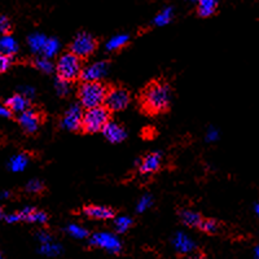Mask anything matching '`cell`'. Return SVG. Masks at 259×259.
Instances as JSON below:
<instances>
[{"instance_id":"4fadbf2b","label":"cell","mask_w":259,"mask_h":259,"mask_svg":"<svg viewBox=\"0 0 259 259\" xmlns=\"http://www.w3.org/2000/svg\"><path fill=\"white\" fill-rule=\"evenodd\" d=\"M106 66L108 64L106 62H97V64L91 65L90 68L83 69L82 75H80V79H83V82H91V80H99L106 71Z\"/></svg>"},{"instance_id":"5bb4252c","label":"cell","mask_w":259,"mask_h":259,"mask_svg":"<svg viewBox=\"0 0 259 259\" xmlns=\"http://www.w3.org/2000/svg\"><path fill=\"white\" fill-rule=\"evenodd\" d=\"M218 0H197L196 13H197L198 17H211V16H214L215 13L218 12Z\"/></svg>"},{"instance_id":"3957f363","label":"cell","mask_w":259,"mask_h":259,"mask_svg":"<svg viewBox=\"0 0 259 259\" xmlns=\"http://www.w3.org/2000/svg\"><path fill=\"white\" fill-rule=\"evenodd\" d=\"M108 85L100 80L83 82L78 89V99L84 109L104 105Z\"/></svg>"},{"instance_id":"f546056e","label":"cell","mask_w":259,"mask_h":259,"mask_svg":"<svg viewBox=\"0 0 259 259\" xmlns=\"http://www.w3.org/2000/svg\"><path fill=\"white\" fill-rule=\"evenodd\" d=\"M0 212H2V210H0Z\"/></svg>"},{"instance_id":"52a82bcc","label":"cell","mask_w":259,"mask_h":259,"mask_svg":"<svg viewBox=\"0 0 259 259\" xmlns=\"http://www.w3.org/2000/svg\"><path fill=\"white\" fill-rule=\"evenodd\" d=\"M45 121V114L38 109L29 108L24 113L17 115V122L27 135H34L39 130L40 124Z\"/></svg>"},{"instance_id":"cb8c5ba5","label":"cell","mask_w":259,"mask_h":259,"mask_svg":"<svg viewBox=\"0 0 259 259\" xmlns=\"http://www.w3.org/2000/svg\"><path fill=\"white\" fill-rule=\"evenodd\" d=\"M131 224H133V222L130 221V219L127 218H121V219H118L117 221V230L119 231V232H124V231H127L131 227Z\"/></svg>"},{"instance_id":"d4e9b609","label":"cell","mask_w":259,"mask_h":259,"mask_svg":"<svg viewBox=\"0 0 259 259\" xmlns=\"http://www.w3.org/2000/svg\"><path fill=\"white\" fill-rule=\"evenodd\" d=\"M0 117H6V118H12L13 114L12 112L7 108L4 104H0Z\"/></svg>"},{"instance_id":"44dd1931","label":"cell","mask_w":259,"mask_h":259,"mask_svg":"<svg viewBox=\"0 0 259 259\" xmlns=\"http://www.w3.org/2000/svg\"><path fill=\"white\" fill-rule=\"evenodd\" d=\"M127 40H128V39H127L126 35L117 36V38H114V39H112V40H110V43L108 45V48H109V50H112V51L119 50V48H122L123 46H126Z\"/></svg>"},{"instance_id":"7402d4cb","label":"cell","mask_w":259,"mask_h":259,"mask_svg":"<svg viewBox=\"0 0 259 259\" xmlns=\"http://www.w3.org/2000/svg\"><path fill=\"white\" fill-rule=\"evenodd\" d=\"M12 62L13 57L6 56V55H0V74L6 73V71L11 68Z\"/></svg>"},{"instance_id":"8992f818","label":"cell","mask_w":259,"mask_h":259,"mask_svg":"<svg viewBox=\"0 0 259 259\" xmlns=\"http://www.w3.org/2000/svg\"><path fill=\"white\" fill-rule=\"evenodd\" d=\"M99 47V40L89 32H79L69 45V52L74 53L80 60L89 59L96 52Z\"/></svg>"},{"instance_id":"7a4b0ae2","label":"cell","mask_w":259,"mask_h":259,"mask_svg":"<svg viewBox=\"0 0 259 259\" xmlns=\"http://www.w3.org/2000/svg\"><path fill=\"white\" fill-rule=\"evenodd\" d=\"M83 60L71 52L62 53L56 64L57 77L64 83H74L80 79L83 71Z\"/></svg>"},{"instance_id":"6da1fadb","label":"cell","mask_w":259,"mask_h":259,"mask_svg":"<svg viewBox=\"0 0 259 259\" xmlns=\"http://www.w3.org/2000/svg\"><path fill=\"white\" fill-rule=\"evenodd\" d=\"M139 108L145 115L163 114L171 104V87L166 80L153 79L143 87L138 96Z\"/></svg>"},{"instance_id":"f1b7e54d","label":"cell","mask_w":259,"mask_h":259,"mask_svg":"<svg viewBox=\"0 0 259 259\" xmlns=\"http://www.w3.org/2000/svg\"><path fill=\"white\" fill-rule=\"evenodd\" d=\"M0 259H3V256H2V255H0Z\"/></svg>"},{"instance_id":"7c38bea8","label":"cell","mask_w":259,"mask_h":259,"mask_svg":"<svg viewBox=\"0 0 259 259\" xmlns=\"http://www.w3.org/2000/svg\"><path fill=\"white\" fill-rule=\"evenodd\" d=\"M4 105L8 108L12 114H21V113H24L25 110H27L29 108H31V104H30L29 99L26 96L21 94H16L13 96H11L8 100L4 103Z\"/></svg>"},{"instance_id":"ac0fdd59","label":"cell","mask_w":259,"mask_h":259,"mask_svg":"<svg viewBox=\"0 0 259 259\" xmlns=\"http://www.w3.org/2000/svg\"><path fill=\"white\" fill-rule=\"evenodd\" d=\"M197 228L200 231H202V232L212 235V233L218 232L219 223L218 221H215V219H211V218H201Z\"/></svg>"},{"instance_id":"4316f807","label":"cell","mask_w":259,"mask_h":259,"mask_svg":"<svg viewBox=\"0 0 259 259\" xmlns=\"http://www.w3.org/2000/svg\"><path fill=\"white\" fill-rule=\"evenodd\" d=\"M188 259H207V256L205 255V253H202V251H197V253L192 254Z\"/></svg>"},{"instance_id":"5b68a950","label":"cell","mask_w":259,"mask_h":259,"mask_svg":"<svg viewBox=\"0 0 259 259\" xmlns=\"http://www.w3.org/2000/svg\"><path fill=\"white\" fill-rule=\"evenodd\" d=\"M131 103V94L128 89L121 84L108 85L104 106L110 113L123 112Z\"/></svg>"},{"instance_id":"9a60e30c","label":"cell","mask_w":259,"mask_h":259,"mask_svg":"<svg viewBox=\"0 0 259 259\" xmlns=\"http://www.w3.org/2000/svg\"><path fill=\"white\" fill-rule=\"evenodd\" d=\"M92 244L99 245V246L101 247H105V249H108V250L110 251H118L119 249H121V245H119V242L117 241V239L110 235H106V233H101V235L94 236Z\"/></svg>"},{"instance_id":"8fae6325","label":"cell","mask_w":259,"mask_h":259,"mask_svg":"<svg viewBox=\"0 0 259 259\" xmlns=\"http://www.w3.org/2000/svg\"><path fill=\"white\" fill-rule=\"evenodd\" d=\"M101 133L104 134V136H105L110 143H121L123 142L127 136L124 127L122 126L121 123H117V122L113 121H110L109 123L106 124Z\"/></svg>"},{"instance_id":"ffe728a7","label":"cell","mask_w":259,"mask_h":259,"mask_svg":"<svg viewBox=\"0 0 259 259\" xmlns=\"http://www.w3.org/2000/svg\"><path fill=\"white\" fill-rule=\"evenodd\" d=\"M26 165H27V157L24 156V154L13 157L12 161H11V168H12L13 171H22Z\"/></svg>"},{"instance_id":"83f0119b","label":"cell","mask_w":259,"mask_h":259,"mask_svg":"<svg viewBox=\"0 0 259 259\" xmlns=\"http://www.w3.org/2000/svg\"><path fill=\"white\" fill-rule=\"evenodd\" d=\"M39 65H40V69H43V70L51 71V65L50 62H47V60H41V61H39Z\"/></svg>"},{"instance_id":"d6986e66","label":"cell","mask_w":259,"mask_h":259,"mask_svg":"<svg viewBox=\"0 0 259 259\" xmlns=\"http://www.w3.org/2000/svg\"><path fill=\"white\" fill-rule=\"evenodd\" d=\"M13 32V25L7 16H0V36H11Z\"/></svg>"},{"instance_id":"484cf974","label":"cell","mask_w":259,"mask_h":259,"mask_svg":"<svg viewBox=\"0 0 259 259\" xmlns=\"http://www.w3.org/2000/svg\"><path fill=\"white\" fill-rule=\"evenodd\" d=\"M69 230H70V232L73 233V235L79 236V237H83V236H85V233H87L84 230H82V228H77V227H70Z\"/></svg>"},{"instance_id":"30bf717a","label":"cell","mask_w":259,"mask_h":259,"mask_svg":"<svg viewBox=\"0 0 259 259\" xmlns=\"http://www.w3.org/2000/svg\"><path fill=\"white\" fill-rule=\"evenodd\" d=\"M162 163V157L161 154L154 152V153H148L147 156H144L140 162V166H139V172L143 175L148 174H154L161 168Z\"/></svg>"},{"instance_id":"9c48e42d","label":"cell","mask_w":259,"mask_h":259,"mask_svg":"<svg viewBox=\"0 0 259 259\" xmlns=\"http://www.w3.org/2000/svg\"><path fill=\"white\" fill-rule=\"evenodd\" d=\"M82 109L79 105L70 106V109L65 113L62 118V126L70 131H78L80 133V121H82Z\"/></svg>"},{"instance_id":"e0dca14e","label":"cell","mask_w":259,"mask_h":259,"mask_svg":"<svg viewBox=\"0 0 259 259\" xmlns=\"http://www.w3.org/2000/svg\"><path fill=\"white\" fill-rule=\"evenodd\" d=\"M179 215L183 223L188 227H194V228H197L198 223H200L201 218H202L198 212L191 211V210H182Z\"/></svg>"},{"instance_id":"ba28073f","label":"cell","mask_w":259,"mask_h":259,"mask_svg":"<svg viewBox=\"0 0 259 259\" xmlns=\"http://www.w3.org/2000/svg\"><path fill=\"white\" fill-rule=\"evenodd\" d=\"M82 212L90 219L95 221H109L117 214L113 207L104 206V205H84L82 207Z\"/></svg>"},{"instance_id":"603a6c76","label":"cell","mask_w":259,"mask_h":259,"mask_svg":"<svg viewBox=\"0 0 259 259\" xmlns=\"http://www.w3.org/2000/svg\"><path fill=\"white\" fill-rule=\"evenodd\" d=\"M27 191L30 193H41V192L45 191V186L39 180H32V182L29 183V186H27Z\"/></svg>"},{"instance_id":"277c9868","label":"cell","mask_w":259,"mask_h":259,"mask_svg":"<svg viewBox=\"0 0 259 259\" xmlns=\"http://www.w3.org/2000/svg\"><path fill=\"white\" fill-rule=\"evenodd\" d=\"M112 121V113L104 105L85 109L82 114L80 121V133L96 134L101 133L104 127Z\"/></svg>"},{"instance_id":"2e32d148","label":"cell","mask_w":259,"mask_h":259,"mask_svg":"<svg viewBox=\"0 0 259 259\" xmlns=\"http://www.w3.org/2000/svg\"><path fill=\"white\" fill-rule=\"evenodd\" d=\"M17 51L18 46L12 36H2L0 38V55L13 57Z\"/></svg>"}]
</instances>
